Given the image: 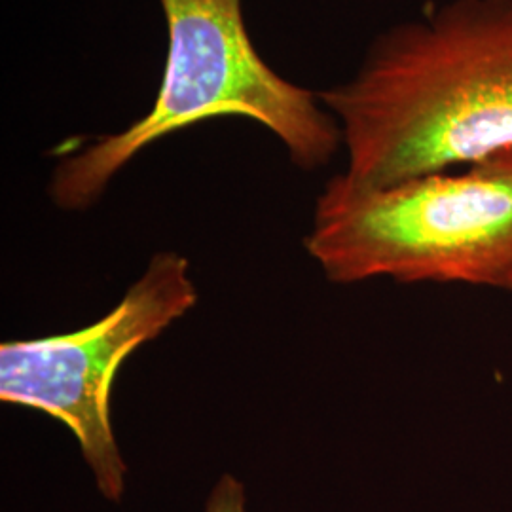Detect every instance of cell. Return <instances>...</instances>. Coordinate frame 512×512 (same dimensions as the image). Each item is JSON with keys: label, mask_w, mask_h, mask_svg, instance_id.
Masks as SVG:
<instances>
[{"label": "cell", "mask_w": 512, "mask_h": 512, "mask_svg": "<svg viewBox=\"0 0 512 512\" xmlns=\"http://www.w3.org/2000/svg\"><path fill=\"white\" fill-rule=\"evenodd\" d=\"M319 99L363 186L512 154V0H450L385 31Z\"/></svg>", "instance_id": "cell-1"}, {"label": "cell", "mask_w": 512, "mask_h": 512, "mask_svg": "<svg viewBox=\"0 0 512 512\" xmlns=\"http://www.w3.org/2000/svg\"><path fill=\"white\" fill-rule=\"evenodd\" d=\"M167 21L162 84L143 118L128 129L61 152L48 192L65 211L99 202L110 181L152 143L220 116H243L270 129L293 164L315 171L342 145L336 118L319 93L294 86L258 55L241 0H160Z\"/></svg>", "instance_id": "cell-2"}, {"label": "cell", "mask_w": 512, "mask_h": 512, "mask_svg": "<svg viewBox=\"0 0 512 512\" xmlns=\"http://www.w3.org/2000/svg\"><path fill=\"white\" fill-rule=\"evenodd\" d=\"M304 245L338 285L387 277L512 293V154L389 186L340 173Z\"/></svg>", "instance_id": "cell-3"}, {"label": "cell", "mask_w": 512, "mask_h": 512, "mask_svg": "<svg viewBox=\"0 0 512 512\" xmlns=\"http://www.w3.org/2000/svg\"><path fill=\"white\" fill-rule=\"evenodd\" d=\"M198 302L190 262L158 253L112 310L86 329L0 346V401L63 421L78 440L99 494L120 503L128 465L110 420L116 374L129 355L158 338Z\"/></svg>", "instance_id": "cell-4"}, {"label": "cell", "mask_w": 512, "mask_h": 512, "mask_svg": "<svg viewBox=\"0 0 512 512\" xmlns=\"http://www.w3.org/2000/svg\"><path fill=\"white\" fill-rule=\"evenodd\" d=\"M203 512H247L243 482L230 473H224L211 488Z\"/></svg>", "instance_id": "cell-5"}]
</instances>
